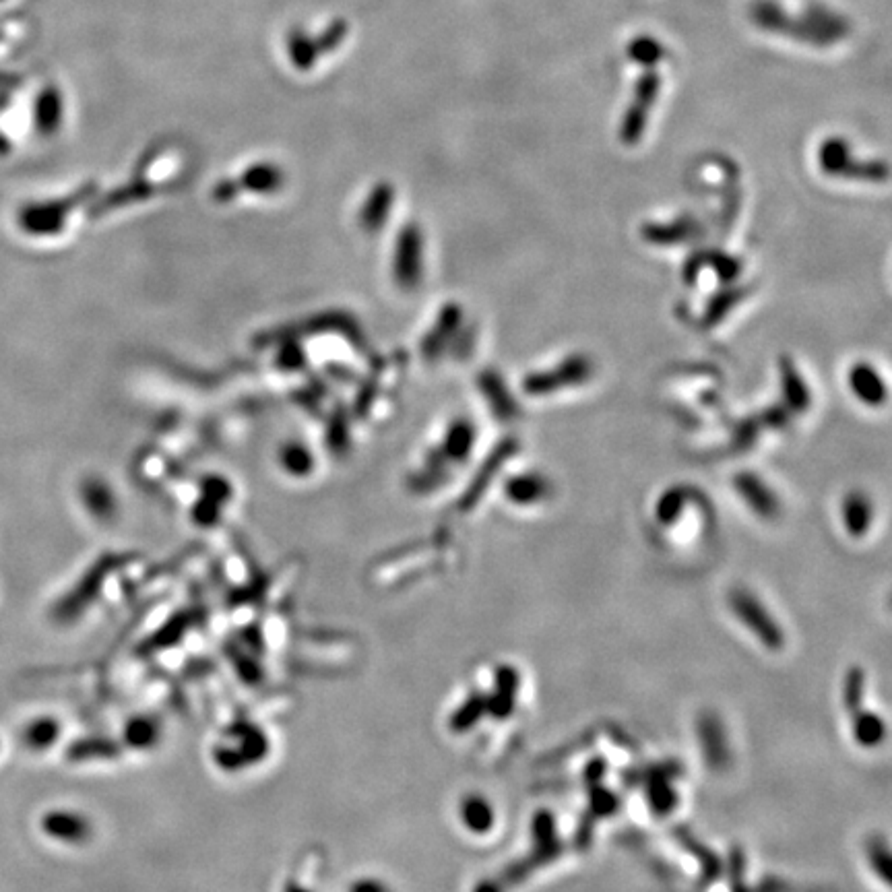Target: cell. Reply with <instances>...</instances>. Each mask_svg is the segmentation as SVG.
I'll return each instance as SVG.
<instances>
[{
  "instance_id": "6da1fadb",
  "label": "cell",
  "mask_w": 892,
  "mask_h": 892,
  "mask_svg": "<svg viewBox=\"0 0 892 892\" xmlns=\"http://www.w3.org/2000/svg\"><path fill=\"white\" fill-rule=\"evenodd\" d=\"M820 170L828 176L837 178H855L884 182L888 178V168L882 162H862L851 155V147L843 139H828L820 145L818 151Z\"/></svg>"
},
{
  "instance_id": "7a4b0ae2",
  "label": "cell",
  "mask_w": 892,
  "mask_h": 892,
  "mask_svg": "<svg viewBox=\"0 0 892 892\" xmlns=\"http://www.w3.org/2000/svg\"><path fill=\"white\" fill-rule=\"evenodd\" d=\"M729 605L734 616L742 624H746V628L769 651H781L785 647V634L779 622H775V618L754 593H750L748 589H736L729 597Z\"/></svg>"
},
{
  "instance_id": "3957f363",
  "label": "cell",
  "mask_w": 892,
  "mask_h": 892,
  "mask_svg": "<svg viewBox=\"0 0 892 892\" xmlns=\"http://www.w3.org/2000/svg\"><path fill=\"white\" fill-rule=\"evenodd\" d=\"M591 376H593V362L583 354H575V356L566 358L564 362H560L556 368L529 374L523 380V389H525V393L535 395V397L550 395L560 389L583 385V382H587Z\"/></svg>"
},
{
  "instance_id": "277c9868",
  "label": "cell",
  "mask_w": 892,
  "mask_h": 892,
  "mask_svg": "<svg viewBox=\"0 0 892 892\" xmlns=\"http://www.w3.org/2000/svg\"><path fill=\"white\" fill-rule=\"evenodd\" d=\"M40 828L48 839L58 841L60 845H73V847L87 845L95 833L93 822L89 820L87 814L60 808L46 812L40 820Z\"/></svg>"
},
{
  "instance_id": "5b68a950",
  "label": "cell",
  "mask_w": 892,
  "mask_h": 892,
  "mask_svg": "<svg viewBox=\"0 0 892 892\" xmlns=\"http://www.w3.org/2000/svg\"><path fill=\"white\" fill-rule=\"evenodd\" d=\"M734 486L740 494V498L750 506V511L758 515L760 519L773 521L779 517L781 504L775 492L762 482V477L754 473H738Z\"/></svg>"
},
{
  "instance_id": "8992f818",
  "label": "cell",
  "mask_w": 892,
  "mask_h": 892,
  "mask_svg": "<svg viewBox=\"0 0 892 892\" xmlns=\"http://www.w3.org/2000/svg\"><path fill=\"white\" fill-rule=\"evenodd\" d=\"M457 816H459V822L465 831L475 837L488 835L496 824V812H494L492 802L486 798V795L475 793V791L463 795V798L459 800Z\"/></svg>"
},
{
  "instance_id": "52a82bcc",
  "label": "cell",
  "mask_w": 892,
  "mask_h": 892,
  "mask_svg": "<svg viewBox=\"0 0 892 892\" xmlns=\"http://www.w3.org/2000/svg\"><path fill=\"white\" fill-rule=\"evenodd\" d=\"M506 498L519 506H533L544 502L552 494V486L548 477L539 475L535 471L513 475L504 486Z\"/></svg>"
},
{
  "instance_id": "ba28073f",
  "label": "cell",
  "mask_w": 892,
  "mask_h": 892,
  "mask_svg": "<svg viewBox=\"0 0 892 892\" xmlns=\"http://www.w3.org/2000/svg\"><path fill=\"white\" fill-rule=\"evenodd\" d=\"M849 389L853 391V395L866 403V405H882L886 401V385L880 376V372L870 366L868 362H857L851 370H849Z\"/></svg>"
},
{
  "instance_id": "9c48e42d",
  "label": "cell",
  "mask_w": 892,
  "mask_h": 892,
  "mask_svg": "<svg viewBox=\"0 0 892 892\" xmlns=\"http://www.w3.org/2000/svg\"><path fill=\"white\" fill-rule=\"evenodd\" d=\"M874 521L872 500L864 492H849L843 500V523L851 537H864Z\"/></svg>"
},
{
  "instance_id": "30bf717a",
  "label": "cell",
  "mask_w": 892,
  "mask_h": 892,
  "mask_svg": "<svg viewBox=\"0 0 892 892\" xmlns=\"http://www.w3.org/2000/svg\"><path fill=\"white\" fill-rule=\"evenodd\" d=\"M851 736L859 748H878L886 740V723L878 713L859 709L851 713Z\"/></svg>"
},
{
  "instance_id": "8fae6325",
  "label": "cell",
  "mask_w": 892,
  "mask_h": 892,
  "mask_svg": "<svg viewBox=\"0 0 892 892\" xmlns=\"http://www.w3.org/2000/svg\"><path fill=\"white\" fill-rule=\"evenodd\" d=\"M60 721L54 717H36L23 727V744L31 752L50 750L60 738Z\"/></svg>"
},
{
  "instance_id": "7c38bea8",
  "label": "cell",
  "mask_w": 892,
  "mask_h": 892,
  "mask_svg": "<svg viewBox=\"0 0 892 892\" xmlns=\"http://www.w3.org/2000/svg\"><path fill=\"white\" fill-rule=\"evenodd\" d=\"M692 236H696V221H692V219H676L669 223H649L647 228H643V238H647L653 244L684 242Z\"/></svg>"
},
{
  "instance_id": "4fadbf2b",
  "label": "cell",
  "mask_w": 892,
  "mask_h": 892,
  "mask_svg": "<svg viewBox=\"0 0 892 892\" xmlns=\"http://www.w3.org/2000/svg\"><path fill=\"white\" fill-rule=\"evenodd\" d=\"M781 380H783V395L787 399V405L793 411H806L810 405V389L791 360L781 362Z\"/></svg>"
},
{
  "instance_id": "5bb4252c",
  "label": "cell",
  "mask_w": 892,
  "mask_h": 892,
  "mask_svg": "<svg viewBox=\"0 0 892 892\" xmlns=\"http://www.w3.org/2000/svg\"><path fill=\"white\" fill-rule=\"evenodd\" d=\"M688 494L682 488H669L655 504V519L663 527H672L684 513Z\"/></svg>"
},
{
  "instance_id": "9a60e30c",
  "label": "cell",
  "mask_w": 892,
  "mask_h": 892,
  "mask_svg": "<svg viewBox=\"0 0 892 892\" xmlns=\"http://www.w3.org/2000/svg\"><path fill=\"white\" fill-rule=\"evenodd\" d=\"M698 727H700V742H703V750H705L709 762H713V764L725 762L723 758H725L727 746L719 744V742H725L721 723L711 715V717H705L703 721H700Z\"/></svg>"
},
{
  "instance_id": "2e32d148",
  "label": "cell",
  "mask_w": 892,
  "mask_h": 892,
  "mask_svg": "<svg viewBox=\"0 0 892 892\" xmlns=\"http://www.w3.org/2000/svg\"><path fill=\"white\" fill-rule=\"evenodd\" d=\"M486 380H488L486 387H488V395H490L488 399L494 405V409L498 411V416L504 418V420L517 418L519 405H517V401L511 395H508L502 378L498 374H490V378H486Z\"/></svg>"
},
{
  "instance_id": "e0dca14e",
  "label": "cell",
  "mask_w": 892,
  "mask_h": 892,
  "mask_svg": "<svg viewBox=\"0 0 892 892\" xmlns=\"http://www.w3.org/2000/svg\"><path fill=\"white\" fill-rule=\"evenodd\" d=\"M864 690H866V676H864L862 669L855 667L847 674L845 686H843V703H845L849 713H855V711L862 709Z\"/></svg>"
},
{
  "instance_id": "ac0fdd59",
  "label": "cell",
  "mask_w": 892,
  "mask_h": 892,
  "mask_svg": "<svg viewBox=\"0 0 892 892\" xmlns=\"http://www.w3.org/2000/svg\"><path fill=\"white\" fill-rule=\"evenodd\" d=\"M159 725L153 723L151 719H135L126 727V734H129V744L133 748H141V750H151L153 746H157V736H159Z\"/></svg>"
},
{
  "instance_id": "d6986e66",
  "label": "cell",
  "mask_w": 892,
  "mask_h": 892,
  "mask_svg": "<svg viewBox=\"0 0 892 892\" xmlns=\"http://www.w3.org/2000/svg\"><path fill=\"white\" fill-rule=\"evenodd\" d=\"M870 864L874 866L876 874L888 884V874H890V853L886 847V841H874L870 845Z\"/></svg>"
},
{
  "instance_id": "ffe728a7",
  "label": "cell",
  "mask_w": 892,
  "mask_h": 892,
  "mask_svg": "<svg viewBox=\"0 0 892 892\" xmlns=\"http://www.w3.org/2000/svg\"><path fill=\"white\" fill-rule=\"evenodd\" d=\"M738 302V298H736V294H731V292H727V294H721L719 296V300H715L711 306H709V310H707V318L711 323H717V321H721L723 318V314H727V310L734 306Z\"/></svg>"
},
{
  "instance_id": "44dd1931",
  "label": "cell",
  "mask_w": 892,
  "mask_h": 892,
  "mask_svg": "<svg viewBox=\"0 0 892 892\" xmlns=\"http://www.w3.org/2000/svg\"><path fill=\"white\" fill-rule=\"evenodd\" d=\"M347 892H391V888L387 886L385 880L364 876V878H358L349 884Z\"/></svg>"
},
{
  "instance_id": "7402d4cb",
  "label": "cell",
  "mask_w": 892,
  "mask_h": 892,
  "mask_svg": "<svg viewBox=\"0 0 892 892\" xmlns=\"http://www.w3.org/2000/svg\"><path fill=\"white\" fill-rule=\"evenodd\" d=\"M473 892H504V888L494 880H482L473 886Z\"/></svg>"
}]
</instances>
